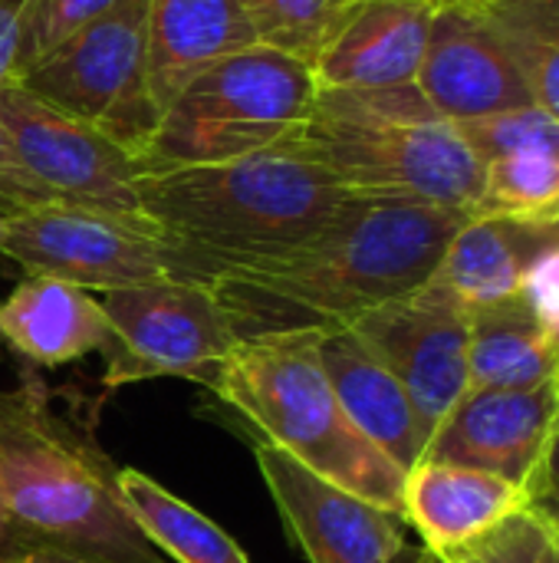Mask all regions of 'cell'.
<instances>
[{
	"instance_id": "cell-11",
	"label": "cell",
	"mask_w": 559,
	"mask_h": 563,
	"mask_svg": "<svg viewBox=\"0 0 559 563\" xmlns=\"http://www.w3.org/2000/svg\"><path fill=\"white\" fill-rule=\"evenodd\" d=\"M257 472L277 505L287 534L310 563H438L409 541V521L385 511L273 445H254Z\"/></svg>"
},
{
	"instance_id": "cell-29",
	"label": "cell",
	"mask_w": 559,
	"mask_h": 563,
	"mask_svg": "<svg viewBox=\"0 0 559 563\" xmlns=\"http://www.w3.org/2000/svg\"><path fill=\"white\" fill-rule=\"evenodd\" d=\"M501 33V30H497ZM504 46L511 49L517 69L524 73L530 96L540 109H547L554 119H559V43L544 40H527V36H511L501 33Z\"/></svg>"
},
{
	"instance_id": "cell-15",
	"label": "cell",
	"mask_w": 559,
	"mask_h": 563,
	"mask_svg": "<svg viewBox=\"0 0 559 563\" xmlns=\"http://www.w3.org/2000/svg\"><path fill=\"white\" fill-rule=\"evenodd\" d=\"M432 0H362L313 59L320 89H389L415 82L425 59Z\"/></svg>"
},
{
	"instance_id": "cell-26",
	"label": "cell",
	"mask_w": 559,
	"mask_h": 563,
	"mask_svg": "<svg viewBox=\"0 0 559 563\" xmlns=\"http://www.w3.org/2000/svg\"><path fill=\"white\" fill-rule=\"evenodd\" d=\"M125 0H33L26 30H23V46H20V63H16V82L40 66L46 56H53L66 40H72L79 30L96 23L99 16L112 13Z\"/></svg>"
},
{
	"instance_id": "cell-3",
	"label": "cell",
	"mask_w": 559,
	"mask_h": 563,
	"mask_svg": "<svg viewBox=\"0 0 559 563\" xmlns=\"http://www.w3.org/2000/svg\"><path fill=\"white\" fill-rule=\"evenodd\" d=\"M135 191L142 218L171 251L178 280L208 287L234 267L310 241L353 198L290 142L231 162L142 172Z\"/></svg>"
},
{
	"instance_id": "cell-5",
	"label": "cell",
	"mask_w": 559,
	"mask_h": 563,
	"mask_svg": "<svg viewBox=\"0 0 559 563\" xmlns=\"http://www.w3.org/2000/svg\"><path fill=\"white\" fill-rule=\"evenodd\" d=\"M353 195L412 198L461 214L478 211L484 162L415 82L389 89H320L290 139Z\"/></svg>"
},
{
	"instance_id": "cell-14",
	"label": "cell",
	"mask_w": 559,
	"mask_h": 563,
	"mask_svg": "<svg viewBox=\"0 0 559 563\" xmlns=\"http://www.w3.org/2000/svg\"><path fill=\"white\" fill-rule=\"evenodd\" d=\"M415 86L428 106L455 125L534 106L530 86L501 33L468 3L435 10Z\"/></svg>"
},
{
	"instance_id": "cell-38",
	"label": "cell",
	"mask_w": 559,
	"mask_h": 563,
	"mask_svg": "<svg viewBox=\"0 0 559 563\" xmlns=\"http://www.w3.org/2000/svg\"><path fill=\"white\" fill-rule=\"evenodd\" d=\"M550 234H554V238H559V224L557 228H550Z\"/></svg>"
},
{
	"instance_id": "cell-1",
	"label": "cell",
	"mask_w": 559,
	"mask_h": 563,
	"mask_svg": "<svg viewBox=\"0 0 559 563\" xmlns=\"http://www.w3.org/2000/svg\"><path fill=\"white\" fill-rule=\"evenodd\" d=\"M468 218L428 201L353 195L310 241L234 267L211 290L241 343L343 330L428 284Z\"/></svg>"
},
{
	"instance_id": "cell-28",
	"label": "cell",
	"mask_w": 559,
	"mask_h": 563,
	"mask_svg": "<svg viewBox=\"0 0 559 563\" xmlns=\"http://www.w3.org/2000/svg\"><path fill=\"white\" fill-rule=\"evenodd\" d=\"M521 300L534 313V320L544 327V333L559 346V238L550 234L544 247L530 257L524 280H521Z\"/></svg>"
},
{
	"instance_id": "cell-13",
	"label": "cell",
	"mask_w": 559,
	"mask_h": 563,
	"mask_svg": "<svg viewBox=\"0 0 559 563\" xmlns=\"http://www.w3.org/2000/svg\"><path fill=\"white\" fill-rule=\"evenodd\" d=\"M557 419L554 379L534 389H468L432 432L422 462L491 472L530 492Z\"/></svg>"
},
{
	"instance_id": "cell-21",
	"label": "cell",
	"mask_w": 559,
	"mask_h": 563,
	"mask_svg": "<svg viewBox=\"0 0 559 563\" xmlns=\"http://www.w3.org/2000/svg\"><path fill=\"white\" fill-rule=\"evenodd\" d=\"M559 346L517 297L471 307L468 389H534L554 379Z\"/></svg>"
},
{
	"instance_id": "cell-2",
	"label": "cell",
	"mask_w": 559,
	"mask_h": 563,
	"mask_svg": "<svg viewBox=\"0 0 559 563\" xmlns=\"http://www.w3.org/2000/svg\"><path fill=\"white\" fill-rule=\"evenodd\" d=\"M0 518L26 563H175L132 518L92 429L33 373L0 393Z\"/></svg>"
},
{
	"instance_id": "cell-23",
	"label": "cell",
	"mask_w": 559,
	"mask_h": 563,
	"mask_svg": "<svg viewBox=\"0 0 559 563\" xmlns=\"http://www.w3.org/2000/svg\"><path fill=\"white\" fill-rule=\"evenodd\" d=\"M474 218H501L537 231L557 228L559 155H507L488 162Z\"/></svg>"
},
{
	"instance_id": "cell-8",
	"label": "cell",
	"mask_w": 559,
	"mask_h": 563,
	"mask_svg": "<svg viewBox=\"0 0 559 563\" xmlns=\"http://www.w3.org/2000/svg\"><path fill=\"white\" fill-rule=\"evenodd\" d=\"M109 317L102 346L105 389L148 379H191L198 386L241 343L208 284L158 280L99 297Z\"/></svg>"
},
{
	"instance_id": "cell-24",
	"label": "cell",
	"mask_w": 559,
	"mask_h": 563,
	"mask_svg": "<svg viewBox=\"0 0 559 563\" xmlns=\"http://www.w3.org/2000/svg\"><path fill=\"white\" fill-rule=\"evenodd\" d=\"M362 0H241L257 43L313 66Z\"/></svg>"
},
{
	"instance_id": "cell-18",
	"label": "cell",
	"mask_w": 559,
	"mask_h": 563,
	"mask_svg": "<svg viewBox=\"0 0 559 563\" xmlns=\"http://www.w3.org/2000/svg\"><path fill=\"white\" fill-rule=\"evenodd\" d=\"M250 46L257 33L241 0H148L145 66L158 119L198 73Z\"/></svg>"
},
{
	"instance_id": "cell-12",
	"label": "cell",
	"mask_w": 559,
	"mask_h": 563,
	"mask_svg": "<svg viewBox=\"0 0 559 563\" xmlns=\"http://www.w3.org/2000/svg\"><path fill=\"white\" fill-rule=\"evenodd\" d=\"M349 330L405 386L428 432L468 393L471 307L435 277L349 323Z\"/></svg>"
},
{
	"instance_id": "cell-34",
	"label": "cell",
	"mask_w": 559,
	"mask_h": 563,
	"mask_svg": "<svg viewBox=\"0 0 559 563\" xmlns=\"http://www.w3.org/2000/svg\"><path fill=\"white\" fill-rule=\"evenodd\" d=\"M544 528V525H540ZM537 561L540 563H559V548L550 541V534L544 531V538H540V554H537Z\"/></svg>"
},
{
	"instance_id": "cell-31",
	"label": "cell",
	"mask_w": 559,
	"mask_h": 563,
	"mask_svg": "<svg viewBox=\"0 0 559 563\" xmlns=\"http://www.w3.org/2000/svg\"><path fill=\"white\" fill-rule=\"evenodd\" d=\"M30 3L33 0H0V89L16 82V63H20Z\"/></svg>"
},
{
	"instance_id": "cell-17",
	"label": "cell",
	"mask_w": 559,
	"mask_h": 563,
	"mask_svg": "<svg viewBox=\"0 0 559 563\" xmlns=\"http://www.w3.org/2000/svg\"><path fill=\"white\" fill-rule=\"evenodd\" d=\"M326 379L353 426L405 475L425 459L432 432L392 369L349 330L316 333Z\"/></svg>"
},
{
	"instance_id": "cell-7",
	"label": "cell",
	"mask_w": 559,
	"mask_h": 563,
	"mask_svg": "<svg viewBox=\"0 0 559 563\" xmlns=\"http://www.w3.org/2000/svg\"><path fill=\"white\" fill-rule=\"evenodd\" d=\"M145 26L148 0H125L33 66L20 86L142 155L158 125L148 96Z\"/></svg>"
},
{
	"instance_id": "cell-22",
	"label": "cell",
	"mask_w": 559,
	"mask_h": 563,
	"mask_svg": "<svg viewBox=\"0 0 559 563\" xmlns=\"http://www.w3.org/2000/svg\"><path fill=\"white\" fill-rule=\"evenodd\" d=\"M122 498L148 541L175 563H250L241 544L204 511L161 488L138 468H119Z\"/></svg>"
},
{
	"instance_id": "cell-19",
	"label": "cell",
	"mask_w": 559,
	"mask_h": 563,
	"mask_svg": "<svg viewBox=\"0 0 559 563\" xmlns=\"http://www.w3.org/2000/svg\"><path fill=\"white\" fill-rule=\"evenodd\" d=\"M0 340L33 366H66L109 343V317L89 290L56 280L26 277L0 303Z\"/></svg>"
},
{
	"instance_id": "cell-9",
	"label": "cell",
	"mask_w": 559,
	"mask_h": 563,
	"mask_svg": "<svg viewBox=\"0 0 559 563\" xmlns=\"http://www.w3.org/2000/svg\"><path fill=\"white\" fill-rule=\"evenodd\" d=\"M0 254L26 277H56L89 294L178 280L168 244L145 218L63 201L0 214Z\"/></svg>"
},
{
	"instance_id": "cell-27",
	"label": "cell",
	"mask_w": 559,
	"mask_h": 563,
	"mask_svg": "<svg viewBox=\"0 0 559 563\" xmlns=\"http://www.w3.org/2000/svg\"><path fill=\"white\" fill-rule=\"evenodd\" d=\"M540 538H544V528H540L537 515L521 511V515L507 518L504 525H497L481 541L441 558L438 563H540L537 561Z\"/></svg>"
},
{
	"instance_id": "cell-10",
	"label": "cell",
	"mask_w": 559,
	"mask_h": 563,
	"mask_svg": "<svg viewBox=\"0 0 559 563\" xmlns=\"http://www.w3.org/2000/svg\"><path fill=\"white\" fill-rule=\"evenodd\" d=\"M0 115L23 168L63 205L142 218L135 181L142 162L112 135L53 109L20 82L0 89Z\"/></svg>"
},
{
	"instance_id": "cell-33",
	"label": "cell",
	"mask_w": 559,
	"mask_h": 563,
	"mask_svg": "<svg viewBox=\"0 0 559 563\" xmlns=\"http://www.w3.org/2000/svg\"><path fill=\"white\" fill-rule=\"evenodd\" d=\"M0 563H26L20 544H16L13 534H10V528L3 525V518H0Z\"/></svg>"
},
{
	"instance_id": "cell-32",
	"label": "cell",
	"mask_w": 559,
	"mask_h": 563,
	"mask_svg": "<svg viewBox=\"0 0 559 563\" xmlns=\"http://www.w3.org/2000/svg\"><path fill=\"white\" fill-rule=\"evenodd\" d=\"M530 511L540 518H559V419L530 485Z\"/></svg>"
},
{
	"instance_id": "cell-30",
	"label": "cell",
	"mask_w": 559,
	"mask_h": 563,
	"mask_svg": "<svg viewBox=\"0 0 559 563\" xmlns=\"http://www.w3.org/2000/svg\"><path fill=\"white\" fill-rule=\"evenodd\" d=\"M49 201H56V198L23 168L16 148H13V139L3 125V115H0V214H16V211L40 208Z\"/></svg>"
},
{
	"instance_id": "cell-6",
	"label": "cell",
	"mask_w": 559,
	"mask_h": 563,
	"mask_svg": "<svg viewBox=\"0 0 559 563\" xmlns=\"http://www.w3.org/2000/svg\"><path fill=\"white\" fill-rule=\"evenodd\" d=\"M320 96L313 66L264 43L198 73L161 112L142 172L214 165L287 145Z\"/></svg>"
},
{
	"instance_id": "cell-36",
	"label": "cell",
	"mask_w": 559,
	"mask_h": 563,
	"mask_svg": "<svg viewBox=\"0 0 559 563\" xmlns=\"http://www.w3.org/2000/svg\"><path fill=\"white\" fill-rule=\"evenodd\" d=\"M435 7H448V3H471V0H432Z\"/></svg>"
},
{
	"instance_id": "cell-16",
	"label": "cell",
	"mask_w": 559,
	"mask_h": 563,
	"mask_svg": "<svg viewBox=\"0 0 559 563\" xmlns=\"http://www.w3.org/2000/svg\"><path fill=\"white\" fill-rule=\"evenodd\" d=\"M521 511H530V492L491 472L418 462L405 475L402 518L438 561Z\"/></svg>"
},
{
	"instance_id": "cell-4",
	"label": "cell",
	"mask_w": 559,
	"mask_h": 563,
	"mask_svg": "<svg viewBox=\"0 0 559 563\" xmlns=\"http://www.w3.org/2000/svg\"><path fill=\"white\" fill-rule=\"evenodd\" d=\"M204 389L250 445H273L326 482L402 515L405 472L339 406L320 363L316 333L237 343Z\"/></svg>"
},
{
	"instance_id": "cell-25",
	"label": "cell",
	"mask_w": 559,
	"mask_h": 563,
	"mask_svg": "<svg viewBox=\"0 0 559 563\" xmlns=\"http://www.w3.org/2000/svg\"><path fill=\"white\" fill-rule=\"evenodd\" d=\"M458 132L484 165L507 155H559V119L537 102L458 122Z\"/></svg>"
},
{
	"instance_id": "cell-35",
	"label": "cell",
	"mask_w": 559,
	"mask_h": 563,
	"mask_svg": "<svg viewBox=\"0 0 559 563\" xmlns=\"http://www.w3.org/2000/svg\"><path fill=\"white\" fill-rule=\"evenodd\" d=\"M537 521L544 525V531L550 534V541L559 548V518H540V515H537Z\"/></svg>"
},
{
	"instance_id": "cell-20",
	"label": "cell",
	"mask_w": 559,
	"mask_h": 563,
	"mask_svg": "<svg viewBox=\"0 0 559 563\" xmlns=\"http://www.w3.org/2000/svg\"><path fill=\"white\" fill-rule=\"evenodd\" d=\"M547 231L501 218H468L451 238L435 280L465 307H488L521 294L530 257L544 247Z\"/></svg>"
},
{
	"instance_id": "cell-37",
	"label": "cell",
	"mask_w": 559,
	"mask_h": 563,
	"mask_svg": "<svg viewBox=\"0 0 559 563\" xmlns=\"http://www.w3.org/2000/svg\"><path fill=\"white\" fill-rule=\"evenodd\" d=\"M554 383H557V389H559V360H557V373H554Z\"/></svg>"
}]
</instances>
